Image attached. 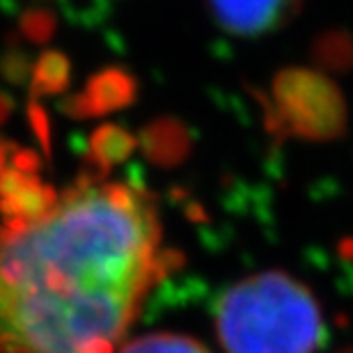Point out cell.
I'll return each instance as SVG.
<instances>
[{"instance_id":"8","label":"cell","mask_w":353,"mask_h":353,"mask_svg":"<svg viewBox=\"0 0 353 353\" xmlns=\"http://www.w3.org/2000/svg\"><path fill=\"white\" fill-rule=\"evenodd\" d=\"M72 83V62L60 51H44L32 67L30 99L62 94Z\"/></svg>"},{"instance_id":"2","label":"cell","mask_w":353,"mask_h":353,"mask_svg":"<svg viewBox=\"0 0 353 353\" xmlns=\"http://www.w3.org/2000/svg\"><path fill=\"white\" fill-rule=\"evenodd\" d=\"M216 333L225 353H314L323 316L303 282L285 271H264L225 289Z\"/></svg>"},{"instance_id":"18","label":"cell","mask_w":353,"mask_h":353,"mask_svg":"<svg viewBox=\"0 0 353 353\" xmlns=\"http://www.w3.org/2000/svg\"><path fill=\"white\" fill-rule=\"evenodd\" d=\"M17 143H12V140H7V138H3L0 136V174H3L5 170H7V157H12V152L17 150Z\"/></svg>"},{"instance_id":"5","label":"cell","mask_w":353,"mask_h":353,"mask_svg":"<svg viewBox=\"0 0 353 353\" xmlns=\"http://www.w3.org/2000/svg\"><path fill=\"white\" fill-rule=\"evenodd\" d=\"M83 97L88 99L92 115L101 117L112 110L129 108L138 97V81L129 69L119 65L103 67L88 79Z\"/></svg>"},{"instance_id":"13","label":"cell","mask_w":353,"mask_h":353,"mask_svg":"<svg viewBox=\"0 0 353 353\" xmlns=\"http://www.w3.org/2000/svg\"><path fill=\"white\" fill-rule=\"evenodd\" d=\"M28 119H30V126L37 136L39 145H41V152H44L46 159H51V122H48V115L41 105L34 101L28 103Z\"/></svg>"},{"instance_id":"4","label":"cell","mask_w":353,"mask_h":353,"mask_svg":"<svg viewBox=\"0 0 353 353\" xmlns=\"http://www.w3.org/2000/svg\"><path fill=\"white\" fill-rule=\"evenodd\" d=\"M211 17L234 37H264L292 23L303 0H207Z\"/></svg>"},{"instance_id":"14","label":"cell","mask_w":353,"mask_h":353,"mask_svg":"<svg viewBox=\"0 0 353 353\" xmlns=\"http://www.w3.org/2000/svg\"><path fill=\"white\" fill-rule=\"evenodd\" d=\"M12 170L37 176V172L41 170V157L34 150H28V147L19 145L12 152Z\"/></svg>"},{"instance_id":"3","label":"cell","mask_w":353,"mask_h":353,"mask_svg":"<svg viewBox=\"0 0 353 353\" xmlns=\"http://www.w3.org/2000/svg\"><path fill=\"white\" fill-rule=\"evenodd\" d=\"M264 124L278 138L328 143L347 133V101L340 88L319 69L287 67L275 74L262 97Z\"/></svg>"},{"instance_id":"17","label":"cell","mask_w":353,"mask_h":353,"mask_svg":"<svg viewBox=\"0 0 353 353\" xmlns=\"http://www.w3.org/2000/svg\"><path fill=\"white\" fill-rule=\"evenodd\" d=\"M14 110H17V99H14L10 92L0 90V124H5L7 119L12 117Z\"/></svg>"},{"instance_id":"12","label":"cell","mask_w":353,"mask_h":353,"mask_svg":"<svg viewBox=\"0 0 353 353\" xmlns=\"http://www.w3.org/2000/svg\"><path fill=\"white\" fill-rule=\"evenodd\" d=\"M30 76H32L30 58H28L21 48H7V51L0 55V79L7 81L10 85L23 88L28 85Z\"/></svg>"},{"instance_id":"16","label":"cell","mask_w":353,"mask_h":353,"mask_svg":"<svg viewBox=\"0 0 353 353\" xmlns=\"http://www.w3.org/2000/svg\"><path fill=\"white\" fill-rule=\"evenodd\" d=\"M76 353H115V342L105 337H88L79 344Z\"/></svg>"},{"instance_id":"15","label":"cell","mask_w":353,"mask_h":353,"mask_svg":"<svg viewBox=\"0 0 353 353\" xmlns=\"http://www.w3.org/2000/svg\"><path fill=\"white\" fill-rule=\"evenodd\" d=\"M58 110L65 112V115L72 117V119H90V117H94V115H92V108H90L88 99L83 97V92H81V94L62 97L60 101H58Z\"/></svg>"},{"instance_id":"7","label":"cell","mask_w":353,"mask_h":353,"mask_svg":"<svg viewBox=\"0 0 353 353\" xmlns=\"http://www.w3.org/2000/svg\"><path fill=\"white\" fill-rule=\"evenodd\" d=\"M136 147H138V138L119 124L99 126L88 138V154L92 159H97L103 168H108V170L124 163L136 152Z\"/></svg>"},{"instance_id":"6","label":"cell","mask_w":353,"mask_h":353,"mask_svg":"<svg viewBox=\"0 0 353 353\" xmlns=\"http://www.w3.org/2000/svg\"><path fill=\"white\" fill-rule=\"evenodd\" d=\"M145 157L159 168H174L183 163L190 154L188 126L174 117H159L147 124L138 138Z\"/></svg>"},{"instance_id":"10","label":"cell","mask_w":353,"mask_h":353,"mask_svg":"<svg viewBox=\"0 0 353 353\" xmlns=\"http://www.w3.org/2000/svg\"><path fill=\"white\" fill-rule=\"evenodd\" d=\"M119 353H211L202 342L188 335L176 333H154L143 335L129 342Z\"/></svg>"},{"instance_id":"11","label":"cell","mask_w":353,"mask_h":353,"mask_svg":"<svg viewBox=\"0 0 353 353\" xmlns=\"http://www.w3.org/2000/svg\"><path fill=\"white\" fill-rule=\"evenodd\" d=\"M55 28H58V17L48 7H28L19 17V30L32 44H48Z\"/></svg>"},{"instance_id":"19","label":"cell","mask_w":353,"mask_h":353,"mask_svg":"<svg viewBox=\"0 0 353 353\" xmlns=\"http://www.w3.org/2000/svg\"><path fill=\"white\" fill-rule=\"evenodd\" d=\"M19 7V0H0V10H3L5 14H14Z\"/></svg>"},{"instance_id":"1","label":"cell","mask_w":353,"mask_h":353,"mask_svg":"<svg viewBox=\"0 0 353 353\" xmlns=\"http://www.w3.org/2000/svg\"><path fill=\"white\" fill-rule=\"evenodd\" d=\"M157 200L145 186H69L44 221L7 236L0 225V301H21L51 319L60 303L85 292H147L183 264L159 250Z\"/></svg>"},{"instance_id":"9","label":"cell","mask_w":353,"mask_h":353,"mask_svg":"<svg viewBox=\"0 0 353 353\" xmlns=\"http://www.w3.org/2000/svg\"><path fill=\"white\" fill-rule=\"evenodd\" d=\"M312 62L326 72H349L353 69V37L344 30H328L314 39L310 48Z\"/></svg>"}]
</instances>
